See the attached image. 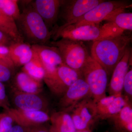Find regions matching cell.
Instances as JSON below:
<instances>
[{
  "instance_id": "cell-11",
  "label": "cell",
  "mask_w": 132,
  "mask_h": 132,
  "mask_svg": "<svg viewBox=\"0 0 132 132\" xmlns=\"http://www.w3.org/2000/svg\"><path fill=\"white\" fill-rule=\"evenodd\" d=\"M5 111L12 116L14 122L25 128L39 126L50 120V116L45 111H22L11 108Z\"/></svg>"
},
{
  "instance_id": "cell-8",
  "label": "cell",
  "mask_w": 132,
  "mask_h": 132,
  "mask_svg": "<svg viewBox=\"0 0 132 132\" xmlns=\"http://www.w3.org/2000/svg\"><path fill=\"white\" fill-rule=\"evenodd\" d=\"M104 1L102 0H77L63 1L61 17L65 22L61 26L64 27L73 24L78 19Z\"/></svg>"
},
{
  "instance_id": "cell-20",
  "label": "cell",
  "mask_w": 132,
  "mask_h": 132,
  "mask_svg": "<svg viewBox=\"0 0 132 132\" xmlns=\"http://www.w3.org/2000/svg\"><path fill=\"white\" fill-rule=\"evenodd\" d=\"M78 109L81 119L88 126L93 121L97 116L96 104L93 100L84 99L75 106Z\"/></svg>"
},
{
  "instance_id": "cell-17",
  "label": "cell",
  "mask_w": 132,
  "mask_h": 132,
  "mask_svg": "<svg viewBox=\"0 0 132 132\" xmlns=\"http://www.w3.org/2000/svg\"><path fill=\"white\" fill-rule=\"evenodd\" d=\"M14 82L17 90L23 93L39 94L42 90V81L34 79L22 71L15 76Z\"/></svg>"
},
{
  "instance_id": "cell-26",
  "label": "cell",
  "mask_w": 132,
  "mask_h": 132,
  "mask_svg": "<svg viewBox=\"0 0 132 132\" xmlns=\"http://www.w3.org/2000/svg\"><path fill=\"white\" fill-rule=\"evenodd\" d=\"M13 119L5 111L0 113V132H9L13 127Z\"/></svg>"
},
{
  "instance_id": "cell-24",
  "label": "cell",
  "mask_w": 132,
  "mask_h": 132,
  "mask_svg": "<svg viewBox=\"0 0 132 132\" xmlns=\"http://www.w3.org/2000/svg\"><path fill=\"white\" fill-rule=\"evenodd\" d=\"M19 2L18 0H0V10L15 21L21 14Z\"/></svg>"
},
{
  "instance_id": "cell-9",
  "label": "cell",
  "mask_w": 132,
  "mask_h": 132,
  "mask_svg": "<svg viewBox=\"0 0 132 132\" xmlns=\"http://www.w3.org/2000/svg\"><path fill=\"white\" fill-rule=\"evenodd\" d=\"M89 95H90L89 86L82 77L68 88L60 101V105L65 110L64 111L72 110L79 102Z\"/></svg>"
},
{
  "instance_id": "cell-30",
  "label": "cell",
  "mask_w": 132,
  "mask_h": 132,
  "mask_svg": "<svg viewBox=\"0 0 132 132\" xmlns=\"http://www.w3.org/2000/svg\"><path fill=\"white\" fill-rule=\"evenodd\" d=\"M0 61L13 64L10 57L9 48L7 47L0 46Z\"/></svg>"
},
{
  "instance_id": "cell-22",
  "label": "cell",
  "mask_w": 132,
  "mask_h": 132,
  "mask_svg": "<svg viewBox=\"0 0 132 132\" xmlns=\"http://www.w3.org/2000/svg\"><path fill=\"white\" fill-rule=\"evenodd\" d=\"M21 71L34 79L40 81H42L45 77V69L35 53L31 61L22 67Z\"/></svg>"
},
{
  "instance_id": "cell-23",
  "label": "cell",
  "mask_w": 132,
  "mask_h": 132,
  "mask_svg": "<svg viewBox=\"0 0 132 132\" xmlns=\"http://www.w3.org/2000/svg\"><path fill=\"white\" fill-rule=\"evenodd\" d=\"M106 21L114 24L123 31L132 30V13L125 12H119L114 15Z\"/></svg>"
},
{
  "instance_id": "cell-4",
  "label": "cell",
  "mask_w": 132,
  "mask_h": 132,
  "mask_svg": "<svg viewBox=\"0 0 132 132\" xmlns=\"http://www.w3.org/2000/svg\"><path fill=\"white\" fill-rule=\"evenodd\" d=\"M80 72L89 86L90 95L95 103L106 96L108 75L92 56L88 57Z\"/></svg>"
},
{
  "instance_id": "cell-5",
  "label": "cell",
  "mask_w": 132,
  "mask_h": 132,
  "mask_svg": "<svg viewBox=\"0 0 132 132\" xmlns=\"http://www.w3.org/2000/svg\"><path fill=\"white\" fill-rule=\"evenodd\" d=\"M51 44L59 50L64 64L76 71L80 72L90 56L85 45L79 41L61 39Z\"/></svg>"
},
{
  "instance_id": "cell-16",
  "label": "cell",
  "mask_w": 132,
  "mask_h": 132,
  "mask_svg": "<svg viewBox=\"0 0 132 132\" xmlns=\"http://www.w3.org/2000/svg\"><path fill=\"white\" fill-rule=\"evenodd\" d=\"M8 47L10 57L15 68L27 64L35 54L32 46L25 42H14Z\"/></svg>"
},
{
  "instance_id": "cell-1",
  "label": "cell",
  "mask_w": 132,
  "mask_h": 132,
  "mask_svg": "<svg viewBox=\"0 0 132 132\" xmlns=\"http://www.w3.org/2000/svg\"><path fill=\"white\" fill-rule=\"evenodd\" d=\"M131 40V36L123 34L94 41L91 48V56L110 75L123 58Z\"/></svg>"
},
{
  "instance_id": "cell-25",
  "label": "cell",
  "mask_w": 132,
  "mask_h": 132,
  "mask_svg": "<svg viewBox=\"0 0 132 132\" xmlns=\"http://www.w3.org/2000/svg\"><path fill=\"white\" fill-rule=\"evenodd\" d=\"M15 67L13 64L0 61V81L7 82L12 78Z\"/></svg>"
},
{
  "instance_id": "cell-3",
  "label": "cell",
  "mask_w": 132,
  "mask_h": 132,
  "mask_svg": "<svg viewBox=\"0 0 132 132\" xmlns=\"http://www.w3.org/2000/svg\"><path fill=\"white\" fill-rule=\"evenodd\" d=\"M123 31L111 22L101 27L96 25H88L72 28L67 26L57 28L55 34V39L61 38L71 40L94 41L110 36L120 35Z\"/></svg>"
},
{
  "instance_id": "cell-35",
  "label": "cell",
  "mask_w": 132,
  "mask_h": 132,
  "mask_svg": "<svg viewBox=\"0 0 132 132\" xmlns=\"http://www.w3.org/2000/svg\"><path fill=\"white\" fill-rule=\"evenodd\" d=\"M50 132H54L53 131H51V130H50Z\"/></svg>"
},
{
  "instance_id": "cell-13",
  "label": "cell",
  "mask_w": 132,
  "mask_h": 132,
  "mask_svg": "<svg viewBox=\"0 0 132 132\" xmlns=\"http://www.w3.org/2000/svg\"><path fill=\"white\" fill-rule=\"evenodd\" d=\"M63 2L59 0H36L32 1V5L48 28L56 22Z\"/></svg>"
},
{
  "instance_id": "cell-12",
  "label": "cell",
  "mask_w": 132,
  "mask_h": 132,
  "mask_svg": "<svg viewBox=\"0 0 132 132\" xmlns=\"http://www.w3.org/2000/svg\"><path fill=\"white\" fill-rule=\"evenodd\" d=\"M128 103L127 97L122 94L105 96L95 103L97 116L102 119L112 118Z\"/></svg>"
},
{
  "instance_id": "cell-6",
  "label": "cell",
  "mask_w": 132,
  "mask_h": 132,
  "mask_svg": "<svg viewBox=\"0 0 132 132\" xmlns=\"http://www.w3.org/2000/svg\"><path fill=\"white\" fill-rule=\"evenodd\" d=\"M129 4L126 2L104 1L73 24L67 26L75 28L85 25H96L103 21L106 20L119 12H125Z\"/></svg>"
},
{
  "instance_id": "cell-33",
  "label": "cell",
  "mask_w": 132,
  "mask_h": 132,
  "mask_svg": "<svg viewBox=\"0 0 132 132\" xmlns=\"http://www.w3.org/2000/svg\"><path fill=\"white\" fill-rule=\"evenodd\" d=\"M25 128L19 125L13 126L9 132H25Z\"/></svg>"
},
{
  "instance_id": "cell-31",
  "label": "cell",
  "mask_w": 132,
  "mask_h": 132,
  "mask_svg": "<svg viewBox=\"0 0 132 132\" xmlns=\"http://www.w3.org/2000/svg\"><path fill=\"white\" fill-rule=\"evenodd\" d=\"M14 42H15L9 36L0 31V46L9 47Z\"/></svg>"
},
{
  "instance_id": "cell-19",
  "label": "cell",
  "mask_w": 132,
  "mask_h": 132,
  "mask_svg": "<svg viewBox=\"0 0 132 132\" xmlns=\"http://www.w3.org/2000/svg\"><path fill=\"white\" fill-rule=\"evenodd\" d=\"M0 31L9 36L15 42H24L15 21L0 10Z\"/></svg>"
},
{
  "instance_id": "cell-34",
  "label": "cell",
  "mask_w": 132,
  "mask_h": 132,
  "mask_svg": "<svg viewBox=\"0 0 132 132\" xmlns=\"http://www.w3.org/2000/svg\"><path fill=\"white\" fill-rule=\"evenodd\" d=\"M75 132H92L91 131V130L89 129V128H88V129H86L85 130H80V131H78V130H76Z\"/></svg>"
},
{
  "instance_id": "cell-21",
  "label": "cell",
  "mask_w": 132,
  "mask_h": 132,
  "mask_svg": "<svg viewBox=\"0 0 132 132\" xmlns=\"http://www.w3.org/2000/svg\"><path fill=\"white\" fill-rule=\"evenodd\" d=\"M111 118L118 128L125 132H132V108L129 103Z\"/></svg>"
},
{
  "instance_id": "cell-27",
  "label": "cell",
  "mask_w": 132,
  "mask_h": 132,
  "mask_svg": "<svg viewBox=\"0 0 132 132\" xmlns=\"http://www.w3.org/2000/svg\"><path fill=\"white\" fill-rule=\"evenodd\" d=\"M72 110L73 111L71 116L76 130L80 131L89 128V127L82 120L78 109L75 107Z\"/></svg>"
},
{
  "instance_id": "cell-10",
  "label": "cell",
  "mask_w": 132,
  "mask_h": 132,
  "mask_svg": "<svg viewBox=\"0 0 132 132\" xmlns=\"http://www.w3.org/2000/svg\"><path fill=\"white\" fill-rule=\"evenodd\" d=\"M31 46L42 63L45 70V76L54 73L58 67L64 64L57 48L45 45Z\"/></svg>"
},
{
  "instance_id": "cell-14",
  "label": "cell",
  "mask_w": 132,
  "mask_h": 132,
  "mask_svg": "<svg viewBox=\"0 0 132 132\" xmlns=\"http://www.w3.org/2000/svg\"><path fill=\"white\" fill-rule=\"evenodd\" d=\"M15 108L22 111H44L47 106L45 99L39 94L15 91L13 96Z\"/></svg>"
},
{
  "instance_id": "cell-18",
  "label": "cell",
  "mask_w": 132,
  "mask_h": 132,
  "mask_svg": "<svg viewBox=\"0 0 132 132\" xmlns=\"http://www.w3.org/2000/svg\"><path fill=\"white\" fill-rule=\"evenodd\" d=\"M50 118L52 124L50 130L54 132H75L76 131L71 115L65 111L55 113Z\"/></svg>"
},
{
  "instance_id": "cell-32",
  "label": "cell",
  "mask_w": 132,
  "mask_h": 132,
  "mask_svg": "<svg viewBox=\"0 0 132 132\" xmlns=\"http://www.w3.org/2000/svg\"><path fill=\"white\" fill-rule=\"evenodd\" d=\"M27 129L28 132H48L45 128L40 126L28 128Z\"/></svg>"
},
{
  "instance_id": "cell-15",
  "label": "cell",
  "mask_w": 132,
  "mask_h": 132,
  "mask_svg": "<svg viewBox=\"0 0 132 132\" xmlns=\"http://www.w3.org/2000/svg\"><path fill=\"white\" fill-rule=\"evenodd\" d=\"M131 52L128 47L123 58L113 70L109 86L110 95L122 94L124 79L128 71Z\"/></svg>"
},
{
  "instance_id": "cell-7",
  "label": "cell",
  "mask_w": 132,
  "mask_h": 132,
  "mask_svg": "<svg viewBox=\"0 0 132 132\" xmlns=\"http://www.w3.org/2000/svg\"><path fill=\"white\" fill-rule=\"evenodd\" d=\"M82 77L80 71L64 64L57 68L54 73L45 76L43 80L53 93L63 95L71 85Z\"/></svg>"
},
{
  "instance_id": "cell-29",
  "label": "cell",
  "mask_w": 132,
  "mask_h": 132,
  "mask_svg": "<svg viewBox=\"0 0 132 132\" xmlns=\"http://www.w3.org/2000/svg\"><path fill=\"white\" fill-rule=\"evenodd\" d=\"M128 96L132 97V70L128 71L125 76L123 82V90Z\"/></svg>"
},
{
  "instance_id": "cell-2",
  "label": "cell",
  "mask_w": 132,
  "mask_h": 132,
  "mask_svg": "<svg viewBox=\"0 0 132 132\" xmlns=\"http://www.w3.org/2000/svg\"><path fill=\"white\" fill-rule=\"evenodd\" d=\"M32 1H19L22 10L15 23L24 42L31 45H45L52 37V32L33 8Z\"/></svg>"
},
{
  "instance_id": "cell-28",
  "label": "cell",
  "mask_w": 132,
  "mask_h": 132,
  "mask_svg": "<svg viewBox=\"0 0 132 132\" xmlns=\"http://www.w3.org/2000/svg\"><path fill=\"white\" fill-rule=\"evenodd\" d=\"M10 106L5 86L3 82L0 81V108L4 109L6 111L10 108Z\"/></svg>"
}]
</instances>
